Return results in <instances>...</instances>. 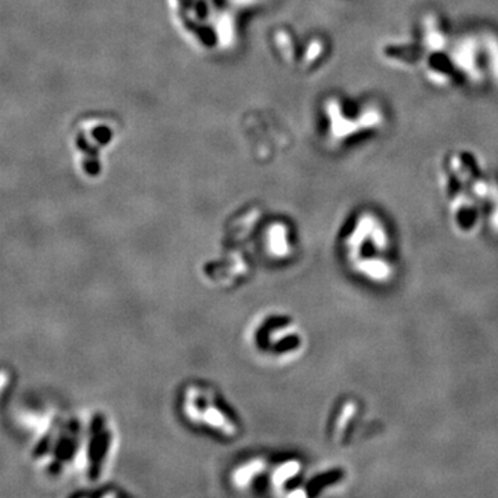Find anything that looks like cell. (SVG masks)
Masks as SVG:
<instances>
[{
  "label": "cell",
  "mask_w": 498,
  "mask_h": 498,
  "mask_svg": "<svg viewBox=\"0 0 498 498\" xmlns=\"http://www.w3.org/2000/svg\"><path fill=\"white\" fill-rule=\"evenodd\" d=\"M364 270L367 273H370L371 275H374L375 278H382L384 275H386L389 273L386 264H384L379 260H370L364 263Z\"/></svg>",
  "instance_id": "6da1fadb"
}]
</instances>
